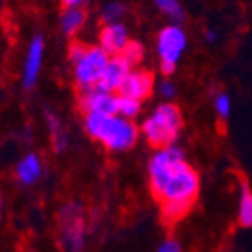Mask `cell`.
I'll use <instances>...</instances> for the list:
<instances>
[{
    "instance_id": "obj_19",
    "label": "cell",
    "mask_w": 252,
    "mask_h": 252,
    "mask_svg": "<svg viewBox=\"0 0 252 252\" xmlns=\"http://www.w3.org/2000/svg\"><path fill=\"white\" fill-rule=\"evenodd\" d=\"M126 13V7L122 4H118V2H111L104 7L102 11V20L106 23H118V18L122 16Z\"/></svg>"
},
{
    "instance_id": "obj_23",
    "label": "cell",
    "mask_w": 252,
    "mask_h": 252,
    "mask_svg": "<svg viewBox=\"0 0 252 252\" xmlns=\"http://www.w3.org/2000/svg\"><path fill=\"white\" fill-rule=\"evenodd\" d=\"M160 94H162L166 99H171L175 94H177V89H175V85L171 81H162L160 83Z\"/></svg>"
},
{
    "instance_id": "obj_25",
    "label": "cell",
    "mask_w": 252,
    "mask_h": 252,
    "mask_svg": "<svg viewBox=\"0 0 252 252\" xmlns=\"http://www.w3.org/2000/svg\"><path fill=\"white\" fill-rule=\"evenodd\" d=\"M217 32H215V30H208V32H206V41L208 42H215L217 41Z\"/></svg>"
},
{
    "instance_id": "obj_20",
    "label": "cell",
    "mask_w": 252,
    "mask_h": 252,
    "mask_svg": "<svg viewBox=\"0 0 252 252\" xmlns=\"http://www.w3.org/2000/svg\"><path fill=\"white\" fill-rule=\"evenodd\" d=\"M229 108H231V102H229V97L226 94H220L215 99V109H217V115L220 118H227L229 115Z\"/></svg>"
},
{
    "instance_id": "obj_22",
    "label": "cell",
    "mask_w": 252,
    "mask_h": 252,
    "mask_svg": "<svg viewBox=\"0 0 252 252\" xmlns=\"http://www.w3.org/2000/svg\"><path fill=\"white\" fill-rule=\"evenodd\" d=\"M157 252H182V247L177 240H166V242L157 249Z\"/></svg>"
},
{
    "instance_id": "obj_6",
    "label": "cell",
    "mask_w": 252,
    "mask_h": 252,
    "mask_svg": "<svg viewBox=\"0 0 252 252\" xmlns=\"http://www.w3.org/2000/svg\"><path fill=\"white\" fill-rule=\"evenodd\" d=\"M62 240L69 252H80L85 245L83 212L78 203H69L62 210Z\"/></svg>"
},
{
    "instance_id": "obj_4",
    "label": "cell",
    "mask_w": 252,
    "mask_h": 252,
    "mask_svg": "<svg viewBox=\"0 0 252 252\" xmlns=\"http://www.w3.org/2000/svg\"><path fill=\"white\" fill-rule=\"evenodd\" d=\"M185 46L187 35L178 25H169L160 30L157 37V53L160 57V71L164 74H173Z\"/></svg>"
},
{
    "instance_id": "obj_18",
    "label": "cell",
    "mask_w": 252,
    "mask_h": 252,
    "mask_svg": "<svg viewBox=\"0 0 252 252\" xmlns=\"http://www.w3.org/2000/svg\"><path fill=\"white\" fill-rule=\"evenodd\" d=\"M120 57H122V59L129 63L130 67H132V65H136L138 62H141V59H143V46L136 41H129V44L126 46V50L122 51Z\"/></svg>"
},
{
    "instance_id": "obj_17",
    "label": "cell",
    "mask_w": 252,
    "mask_h": 252,
    "mask_svg": "<svg viewBox=\"0 0 252 252\" xmlns=\"http://www.w3.org/2000/svg\"><path fill=\"white\" fill-rule=\"evenodd\" d=\"M157 7L162 11L164 14H168L171 20L180 21L184 20V9H182L178 0H154Z\"/></svg>"
},
{
    "instance_id": "obj_7",
    "label": "cell",
    "mask_w": 252,
    "mask_h": 252,
    "mask_svg": "<svg viewBox=\"0 0 252 252\" xmlns=\"http://www.w3.org/2000/svg\"><path fill=\"white\" fill-rule=\"evenodd\" d=\"M80 106L85 113H106L118 115V97L113 94L97 89H87L80 95Z\"/></svg>"
},
{
    "instance_id": "obj_8",
    "label": "cell",
    "mask_w": 252,
    "mask_h": 252,
    "mask_svg": "<svg viewBox=\"0 0 252 252\" xmlns=\"http://www.w3.org/2000/svg\"><path fill=\"white\" fill-rule=\"evenodd\" d=\"M129 72H130V65L120 55H117L115 59H109L108 65H106L104 72L101 76V80L97 83V89H101L109 94H113L115 90H120V87H122L124 80L129 76Z\"/></svg>"
},
{
    "instance_id": "obj_15",
    "label": "cell",
    "mask_w": 252,
    "mask_h": 252,
    "mask_svg": "<svg viewBox=\"0 0 252 252\" xmlns=\"http://www.w3.org/2000/svg\"><path fill=\"white\" fill-rule=\"evenodd\" d=\"M46 120H48V126H50L51 130V136H53V147L57 152H63L67 148V134L62 130V126H60L59 118L55 117L53 113L48 111L46 113Z\"/></svg>"
},
{
    "instance_id": "obj_21",
    "label": "cell",
    "mask_w": 252,
    "mask_h": 252,
    "mask_svg": "<svg viewBox=\"0 0 252 252\" xmlns=\"http://www.w3.org/2000/svg\"><path fill=\"white\" fill-rule=\"evenodd\" d=\"M87 50H89V48L83 46V44H80V42H72L71 48H69V57H71V60L76 63L78 60L81 59V57H83Z\"/></svg>"
},
{
    "instance_id": "obj_13",
    "label": "cell",
    "mask_w": 252,
    "mask_h": 252,
    "mask_svg": "<svg viewBox=\"0 0 252 252\" xmlns=\"http://www.w3.org/2000/svg\"><path fill=\"white\" fill-rule=\"evenodd\" d=\"M238 222L244 227H252V190L247 182L240 184Z\"/></svg>"
},
{
    "instance_id": "obj_5",
    "label": "cell",
    "mask_w": 252,
    "mask_h": 252,
    "mask_svg": "<svg viewBox=\"0 0 252 252\" xmlns=\"http://www.w3.org/2000/svg\"><path fill=\"white\" fill-rule=\"evenodd\" d=\"M109 53L102 48H89L78 62L74 63V80L81 90L94 89L101 80L102 72L109 62Z\"/></svg>"
},
{
    "instance_id": "obj_10",
    "label": "cell",
    "mask_w": 252,
    "mask_h": 252,
    "mask_svg": "<svg viewBox=\"0 0 252 252\" xmlns=\"http://www.w3.org/2000/svg\"><path fill=\"white\" fill-rule=\"evenodd\" d=\"M42 53H44V42H42L41 35H37L30 42L29 51H27L25 65H23V87L25 89H32L35 81H37L39 71H41L42 65Z\"/></svg>"
},
{
    "instance_id": "obj_11",
    "label": "cell",
    "mask_w": 252,
    "mask_h": 252,
    "mask_svg": "<svg viewBox=\"0 0 252 252\" xmlns=\"http://www.w3.org/2000/svg\"><path fill=\"white\" fill-rule=\"evenodd\" d=\"M101 48L109 55H122L126 46L129 44L127 30L122 23H108L101 32Z\"/></svg>"
},
{
    "instance_id": "obj_12",
    "label": "cell",
    "mask_w": 252,
    "mask_h": 252,
    "mask_svg": "<svg viewBox=\"0 0 252 252\" xmlns=\"http://www.w3.org/2000/svg\"><path fill=\"white\" fill-rule=\"evenodd\" d=\"M41 171H42V169H41V160H39L37 156H34V154H29V156H25L16 166L18 180H20L21 184H25V185L34 184V182L41 177Z\"/></svg>"
},
{
    "instance_id": "obj_14",
    "label": "cell",
    "mask_w": 252,
    "mask_h": 252,
    "mask_svg": "<svg viewBox=\"0 0 252 252\" xmlns=\"http://www.w3.org/2000/svg\"><path fill=\"white\" fill-rule=\"evenodd\" d=\"M85 20H87V14H85V11L81 7L65 9L62 18H60V25H62L63 34H67V35L76 34V32L83 27Z\"/></svg>"
},
{
    "instance_id": "obj_16",
    "label": "cell",
    "mask_w": 252,
    "mask_h": 252,
    "mask_svg": "<svg viewBox=\"0 0 252 252\" xmlns=\"http://www.w3.org/2000/svg\"><path fill=\"white\" fill-rule=\"evenodd\" d=\"M141 101L138 99H132V97L127 95H118V115L124 118H132L139 113L141 109Z\"/></svg>"
},
{
    "instance_id": "obj_2",
    "label": "cell",
    "mask_w": 252,
    "mask_h": 252,
    "mask_svg": "<svg viewBox=\"0 0 252 252\" xmlns=\"http://www.w3.org/2000/svg\"><path fill=\"white\" fill-rule=\"evenodd\" d=\"M85 130L113 152L129 150L138 141V127L120 115L87 113Z\"/></svg>"
},
{
    "instance_id": "obj_1",
    "label": "cell",
    "mask_w": 252,
    "mask_h": 252,
    "mask_svg": "<svg viewBox=\"0 0 252 252\" xmlns=\"http://www.w3.org/2000/svg\"><path fill=\"white\" fill-rule=\"evenodd\" d=\"M152 192L162 203H175L190 208L199 192L198 173L184 160V152L177 147L160 148L152 157L150 166Z\"/></svg>"
},
{
    "instance_id": "obj_3",
    "label": "cell",
    "mask_w": 252,
    "mask_h": 252,
    "mask_svg": "<svg viewBox=\"0 0 252 252\" xmlns=\"http://www.w3.org/2000/svg\"><path fill=\"white\" fill-rule=\"evenodd\" d=\"M182 127L180 109L175 104H160L156 111L143 122V130L147 141L152 147L166 148L171 147L173 141L178 138Z\"/></svg>"
},
{
    "instance_id": "obj_9",
    "label": "cell",
    "mask_w": 252,
    "mask_h": 252,
    "mask_svg": "<svg viewBox=\"0 0 252 252\" xmlns=\"http://www.w3.org/2000/svg\"><path fill=\"white\" fill-rule=\"evenodd\" d=\"M152 87H154V76L147 71H130L129 76L124 80L120 87V95L132 97L138 101H143L150 95Z\"/></svg>"
},
{
    "instance_id": "obj_24",
    "label": "cell",
    "mask_w": 252,
    "mask_h": 252,
    "mask_svg": "<svg viewBox=\"0 0 252 252\" xmlns=\"http://www.w3.org/2000/svg\"><path fill=\"white\" fill-rule=\"evenodd\" d=\"M62 4L65 9L69 7H81L83 4H87V0H62Z\"/></svg>"
}]
</instances>
